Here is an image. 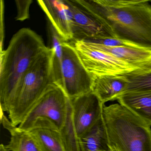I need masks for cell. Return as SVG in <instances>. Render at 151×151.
Listing matches in <instances>:
<instances>
[{
    "label": "cell",
    "instance_id": "obj_13",
    "mask_svg": "<svg viewBox=\"0 0 151 151\" xmlns=\"http://www.w3.org/2000/svg\"><path fill=\"white\" fill-rule=\"evenodd\" d=\"M84 41L92 47L113 55L132 66L142 68L151 63V50L129 47H107Z\"/></svg>",
    "mask_w": 151,
    "mask_h": 151
},
{
    "label": "cell",
    "instance_id": "obj_1",
    "mask_svg": "<svg viewBox=\"0 0 151 151\" xmlns=\"http://www.w3.org/2000/svg\"><path fill=\"white\" fill-rule=\"evenodd\" d=\"M116 38L151 50V5L148 0H76Z\"/></svg>",
    "mask_w": 151,
    "mask_h": 151
},
{
    "label": "cell",
    "instance_id": "obj_18",
    "mask_svg": "<svg viewBox=\"0 0 151 151\" xmlns=\"http://www.w3.org/2000/svg\"><path fill=\"white\" fill-rule=\"evenodd\" d=\"M124 76L128 82L126 91H151V71L145 73L132 72Z\"/></svg>",
    "mask_w": 151,
    "mask_h": 151
},
{
    "label": "cell",
    "instance_id": "obj_17",
    "mask_svg": "<svg viewBox=\"0 0 151 151\" xmlns=\"http://www.w3.org/2000/svg\"><path fill=\"white\" fill-rule=\"evenodd\" d=\"M66 151H81L79 138L76 132L72 117V108L70 99L68 106L66 122L60 131Z\"/></svg>",
    "mask_w": 151,
    "mask_h": 151
},
{
    "label": "cell",
    "instance_id": "obj_10",
    "mask_svg": "<svg viewBox=\"0 0 151 151\" xmlns=\"http://www.w3.org/2000/svg\"><path fill=\"white\" fill-rule=\"evenodd\" d=\"M37 2L60 37L65 42H71L73 39L72 14L64 0H38Z\"/></svg>",
    "mask_w": 151,
    "mask_h": 151
},
{
    "label": "cell",
    "instance_id": "obj_7",
    "mask_svg": "<svg viewBox=\"0 0 151 151\" xmlns=\"http://www.w3.org/2000/svg\"><path fill=\"white\" fill-rule=\"evenodd\" d=\"M70 44L75 47L84 66L93 78L102 76H124L142 68L132 66L92 47L83 40Z\"/></svg>",
    "mask_w": 151,
    "mask_h": 151
},
{
    "label": "cell",
    "instance_id": "obj_3",
    "mask_svg": "<svg viewBox=\"0 0 151 151\" xmlns=\"http://www.w3.org/2000/svg\"><path fill=\"white\" fill-rule=\"evenodd\" d=\"M110 147L117 151H151V126L120 104L103 106Z\"/></svg>",
    "mask_w": 151,
    "mask_h": 151
},
{
    "label": "cell",
    "instance_id": "obj_11",
    "mask_svg": "<svg viewBox=\"0 0 151 151\" xmlns=\"http://www.w3.org/2000/svg\"><path fill=\"white\" fill-rule=\"evenodd\" d=\"M92 91L103 104L116 100L128 88L124 76H102L93 78Z\"/></svg>",
    "mask_w": 151,
    "mask_h": 151
},
{
    "label": "cell",
    "instance_id": "obj_20",
    "mask_svg": "<svg viewBox=\"0 0 151 151\" xmlns=\"http://www.w3.org/2000/svg\"><path fill=\"white\" fill-rule=\"evenodd\" d=\"M32 0L15 1L17 14L15 17L16 21L23 22L29 18L30 7L32 3Z\"/></svg>",
    "mask_w": 151,
    "mask_h": 151
},
{
    "label": "cell",
    "instance_id": "obj_2",
    "mask_svg": "<svg viewBox=\"0 0 151 151\" xmlns=\"http://www.w3.org/2000/svg\"><path fill=\"white\" fill-rule=\"evenodd\" d=\"M47 48L41 37L29 28H22L1 52V110L9 112L16 91L24 74Z\"/></svg>",
    "mask_w": 151,
    "mask_h": 151
},
{
    "label": "cell",
    "instance_id": "obj_6",
    "mask_svg": "<svg viewBox=\"0 0 151 151\" xmlns=\"http://www.w3.org/2000/svg\"><path fill=\"white\" fill-rule=\"evenodd\" d=\"M63 55L59 69L53 74L54 83L73 99L92 91V77L86 69L75 47L62 43Z\"/></svg>",
    "mask_w": 151,
    "mask_h": 151
},
{
    "label": "cell",
    "instance_id": "obj_14",
    "mask_svg": "<svg viewBox=\"0 0 151 151\" xmlns=\"http://www.w3.org/2000/svg\"><path fill=\"white\" fill-rule=\"evenodd\" d=\"M1 122L10 133V141L6 147L10 151H41L38 144L29 131L12 124L4 112H1Z\"/></svg>",
    "mask_w": 151,
    "mask_h": 151
},
{
    "label": "cell",
    "instance_id": "obj_9",
    "mask_svg": "<svg viewBox=\"0 0 151 151\" xmlns=\"http://www.w3.org/2000/svg\"><path fill=\"white\" fill-rule=\"evenodd\" d=\"M70 100L73 123L80 139L101 118L104 104L92 91Z\"/></svg>",
    "mask_w": 151,
    "mask_h": 151
},
{
    "label": "cell",
    "instance_id": "obj_12",
    "mask_svg": "<svg viewBox=\"0 0 151 151\" xmlns=\"http://www.w3.org/2000/svg\"><path fill=\"white\" fill-rule=\"evenodd\" d=\"M117 100L151 126V91H126Z\"/></svg>",
    "mask_w": 151,
    "mask_h": 151
},
{
    "label": "cell",
    "instance_id": "obj_16",
    "mask_svg": "<svg viewBox=\"0 0 151 151\" xmlns=\"http://www.w3.org/2000/svg\"><path fill=\"white\" fill-rule=\"evenodd\" d=\"M29 132L37 140L41 151H66L59 131L38 127Z\"/></svg>",
    "mask_w": 151,
    "mask_h": 151
},
{
    "label": "cell",
    "instance_id": "obj_19",
    "mask_svg": "<svg viewBox=\"0 0 151 151\" xmlns=\"http://www.w3.org/2000/svg\"><path fill=\"white\" fill-rule=\"evenodd\" d=\"M84 41L92 42V43L101 45L103 46L107 47H137L129 42L118 39L116 38H106L90 40H84Z\"/></svg>",
    "mask_w": 151,
    "mask_h": 151
},
{
    "label": "cell",
    "instance_id": "obj_8",
    "mask_svg": "<svg viewBox=\"0 0 151 151\" xmlns=\"http://www.w3.org/2000/svg\"><path fill=\"white\" fill-rule=\"evenodd\" d=\"M64 1L69 7L72 14L73 39L71 42L116 38L109 29L92 14L78 4L76 0H64Z\"/></svg>",
    "mask_w": 151,
    "mask_h": 151
},
{
    "label": "cell",
    "instance_id": "obj_4",
    "mask_svg": "<svg viewBox=\"0 0 151 151\" xmlns=\"http://www.w3.org/2000/svg\"><path fill=\"white\" fill-rule=\"evenodd\" d=\"M54 51L50 47L40 55L24 74L17 89L9 117L19 125L35 102L55 83L53 75Z\"/></svg>",
    "mask_w": 151,
    "mask_h": 151
},
{
    "label": "cell",
    "instance_id": "obj_21",
    "mask_svg": "<svg viewBox=\"0 0 151 151\" xmlns=\"http://www.w3.org/2000/svg\"><path fill=\"white\" fill-rule=\"evenodd\" d=\"M0 151H10L7 147H6V146L4 145V144H1L0 145Z\"/></svg>",
    "mask_w": 151,
    "mask_h": 151
},
{
    "label": "cell",
    "instance_id": "obj_15",
    "mask_svg": "<svg viewBox=\"0 0 151 151\" xmlns=\"http://www.w3.org/2000/svg\"><path fill=\"white\" fill-rule=\"evenodd\" d=\"M81 151H110L102 117L79 139Z\"/></svg>",
    "mask_w": 151,
    "mask_h": 151
},
{
    "label": "cell",
    "instance_id": "obj_5",
    "mask_svg": "<svg viewBox=\"0 0 151 151\" xmlns=\"http://www.w3.org/2000/svg\"><path fill=\"white\" fill-rule=\"evenodd\" d=\"M69 100L60 86L52 84L35 102L18 127L27 131L38 127L60 131L67 120Z\"/></svg>",
    "mask_w": 151,
    "mask_h": 151
}]
</instances>
